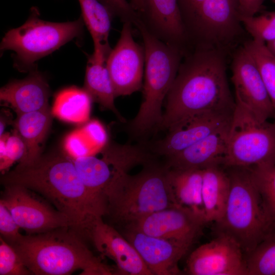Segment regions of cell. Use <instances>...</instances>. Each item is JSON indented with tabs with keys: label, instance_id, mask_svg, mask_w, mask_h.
Segmentation results:
<instances>
[{
	"label": "cell",
	"instance_id": "cell-1",
	"mask_svg": "<svg viewBox=\"0 0 275 275\" xmlns=\"http://www.w3.org/2000/svg\"><path fill=\"white\" fill-rule=\"evenodd\" d=\"M5 185H18L42 195L72 224L82 238H89L96 220L106 214L105 207L86 188L73 160L65 153L41 155L29 164H20L3 174Z\"/></svg>",
	"mask_w": 275,
	"mask_h": 275
},
{
	"label": "cell",
	"instance_id": "cell-2",
	"mask_svg": "<svg viewBox=\"0 0 275 275\" xmlns=\"http://www.w3.org/2000/svg\"><path fill=\"white\" fill-rule=\"evenodd\" d=\"M227 53L198 48L184 56L166 97L157 132L168 131L201 113L234 107L226 74Z\"/></svg>",
	"mask_w": 275,
	"mask_h": 275
},
{
	"label": "cell",
	"instance_id": "cell-3",
	"mask_svg": "<svg viewBox=\"0 0 275 275\" xmlns=\"http://www.w3.org/2000/svg\"><path fill=\"white\" fill-rule=\"evenodd\" d=\"M12 246L32 274L67 275L78 270L87 275L115 273L114 269L95 256L82 238L69 228L22 235Z\"/></svg>",
	"mask_w": 275,
	"mask_h": 275
},
{
	"label": "cell",
	"instance_id": "cell-4",
	"mask_svg": "<svg viewBox=\"0 0 275 275\" xmlns=\"http://www.w3.org/2000/svg\"><path fill=\"white\" fill-rule=\"evenodd\" d=\"M134 26L141 35L145 51L143 100L136 115L127 125V131L133 138L144 140L151 133L157 132L162 106L185 53L154 36L141 19Z\"/></svg>",
	"mask_w": 275,
	"mask_h": 275
},
{
	"label": "cell",
	"instance_id": "cell-5",
	"mask_svg": "<svg viewBox=\"0 0 275 275\" xmlns=\"http://www.w3.org/2000/svg\"><path fill=\"white\" fill-rule=\"evenodd\" d=\"M134 175L120 172L105 193L106 214L123 224L179 205L172 189L169 168L153 160Z\"/></svg>",
	"mask_w": 275,
	"mask_h": 275
},
{
	"label": "cell",
	"instance_id": "cell-6",
	"mask_svg": "<svg viewBox=\"0 0 275 275\" xmlns=\"http://www.w3.org/2000/svg\"><path fill=\"white\" fill-rule=\"evenodd\" d=\"M227 172L230 193L218 233L236 240L246 256L274 228L266 212L250 168L232 167Z\"/></svg>",
	"mask_w": 275,
	"mask_h": 275
},
{
	"label": "cell",
	"instance_id": "cell-7",
	"mask_svg": "<svg viewBox=\"0 0 275 275\" xmlns=\"http://www.w3.org/2000/svg\"><path fill=\"white\" fill-rule=\"evenodd\" d=\"M84 23L78 19L65 22L42 20L38 10L33 7L26 21L20 26L9 30L1 43V52H15L14 66L25 72L35 68V62L58 49L83 34Z\"/></svg>",
	"mask_w": 275,
	"mask_h": 275
},
{
	"label": "cell",
	"instance_id": "cell-8",
	"mask_svg": "<svg viewBox=\"0 0 275 275\" xmlns=\"http://www.w3.org/2000/svg\"><path fill=\"white\" fill-rule=\"evenodd\" d=\"M275 164V122H262L235 103L222 166Z\"/></svg>",
	"mask_w": 275,
	"mask_h": 275
},
{
	"label": "cell",
	"instance_id": "cell-9",
	"mask_svg": "<svg viewBox=\"0 0 275 275\" xmlns=\"http://www.w3.org/2000/svg\"><path fill=\"white\" fill-rule=\"evenodd\" d=\"M238 0H205L186 29L189 46L228 52L243 33Z\"/></svg>",
	"mask_w": 275,
	"mask_h": 275
},
{
	"label": "cell",
	"instance_id": "cell-10",
	"mask_svg": "<svg viewBox=\"0 0 275 275\" xmlns=\"http://www.w3.org/2000/svg\"><path fill=\"white\" fill-rule=\"evenodd\" d=\"M1 200L10 211L20 229L28 235L47 232L57 229H72L70 220L33 191L18 185H5Z\"/></svg>",
	"mask_w": 275,
	"mask_h": 275
},
{
	"label": "cell",
	"instance_id": "cell-11",
	"mask_svg": "<svg viewBox=\"0 0 275 275\" xmlns=\"http://www.w3.org/2000/svg\"><path fill=\"white\" fill-rule=\"evenodd\" d=\"M231 68L235 103L260 122L275 118V110L257 63L243 45L234 52Z\"/></svg>",
	"mask_w": 275,
	"mask_h": 275
},
{
	"label": "cell",
	"instance_id": "cell-12",
	"mask_svg": "<svg viewBox=\"0 0 275 275\" xmlns=\"http://www.w3.org/2000/svg\"><path fill=\"white\" fill-rule=\"evenodd\" d=\"M132 24H123L120 38L106 62L116 97L129 95L142 87L145 51L133 39Z\"/></svg>",
	"mask_w": 275,
	"mask_h": 275
},
{
	"label": "cell",
	"instance_id": "cell-13",
	"mask_svg": "<svg viewBox=\"0 0 275 275\" xmlns=\"http://www.w3.org/2000/svg\"><path fill=\"white\" fill-rule=\"evenodd\" d=\"M191 275H248L246 258L239 243L224 233L195 249L186 261Z\"/></svg>",
	"mask_w": 275,
	"mask_h": 275
},
{
	"label": "cell",
	"instance_id": "cell-14",
	"mask_svg": "<svg viewBox=\"0 0 275 275\" xmlns=\"http://www.w3.org/2000/svg\"><path fill=\"white\" fill-rule=\"evenodd\" d=\"M234 108L201 113L180 123L162 139L147 145L154 155L167 158L229 124Z\"/></svg>",
	"mask_w": 275,
	"mask_h": 275
},
{
	"label": "cell",
	"instance_id": "cell-15",
	"mask_svg": "<svg viewBox=\"0 0 275 275\" xmlns=\"http://www.w3.org/2000/svg\"><path fill=\"white\" fill-rule=\"evenodd\" d=\"M205 224L190 210L177 205L151 213L126 225L152 236L191 245Z\"/></svg>",
	"mask_w": 275,
	"mask_h": 275
},
{
	"label": "cell",
	"instance_id": "cell-16",
	"mask_svg": "<svg viewBox=\"0 0 275 275\" xmlns=\"http://www.w3.org/2000/svg\"><path fill=\"white\" fill-rule=\"evenodd\" d=\"M124 236L135 248L152 275L180 274L178 262L191 245L152 236L125 225Z\"/></svg>",
	"mask_w": 275,
	"mask_h": 275
},
{
	"label": "cell",
	"instance_id": "cell-17",
	"mask_svg": "<svg viewBox=\"0 0 275 275\" xmlns=\"http://www.w3.org/2000/svg\"><path fill=\"white\" fill-rule=\"evenodd\" d=\"M89 238L103 256L112 259L119 273L129 275H152L133 245L116 229L98 218Z\"/></svg>",
	"mask_w": 275,
	"mask_h": 275
},
{
	"label": "cell",
	"instance_id": "cell-18",
	"mask_svg": "<svg viewBox=\"0 0 275 275\" xmlns=\"http://www.w3.org/2000/svg\"><path fill=\"white\" fill-rule=\"evenodd\" d=\"M140 19L154 36L185 53L188 39L178 0H144Z\"/></svg>",
	"mask_w": 275,
	"mask_h": 275
},
{
	"label": "cell",
	"instance_id": "cell-19",
	"mask_svg": "<svg viewBox=\"0 0 275 275\" xmlns=\"http://www.w3.org/2000/svg\"><path fill=\"white\" fill-rule=\"evenodd\" d=\"M230 123L166 158V165L176 170H203L211 166H222L227 150Z\"/></svg>",
	"mask_w": 275,
	"mask_h": 275
},
{
	"label": "cell",
	"instance_id": "cell-20",
	"mask_svg": "<svg viewBox=\"0 0 275 275\" xmlns=\"http://www.w3.org/2000/svg\"><path fill=\"white\" fill-rule=\"evenodd\" d=\"M50 95L48 82L36 68L25 78L11 81L0 90L1 101L17 115L48 108Z\"/></svg>",
	"mask_w": 275,
	"mask_h": 275
},
{
	"label": "cell",
	"instance_id": "cell-21",
	"mask_svg": "<svg viewBox=\"0 0 275 275\" xmlns=\"http://www.w3.org/2000/svg\"><path fill=\"white\" fill-rule=\"evenodd\" d=\"M98 153L101 157L95 154L72 160L86 188L106 209L105 193L117 174L124 171L118 167L106 147Z\"/></svg>",
	"mask_w": 275,
	"mask_h": 275
},
{
	"label": "cell",
	"instance_id": "cell-22",
	"mask_svg": "<svg viewBox=\"0 0 275 275\" xmlns=\"http://www.w3.org/2000/svg\"><path fill=\"white\" fill-rule=\"evenodd\" d=\"M51 109L47 108L17 115L15 129L25 146V154L19 163L29 164L42 155L43 144L50 127Z\"/></svg>",
	"mask_w": 275,
	"mask_h": 275
},
{
	"label": "cell",
	"instance_id": "cell-23",
	"mask_svg": "<svg viewBox=\"0 0 275 275\" xmlns=\"http://www.w3.org/2000/svg\"><path fill=\"white\" fill-rule=\"evenodd\" d=\"M220 165L202 170V199L206 224H217L222 219L228 201L230 181L227 172Z\"/></svg>",
	"mask_w": 275,
	"mask_h": 275
},
{
	"label": "cell",
	"instance_id": "cell-24",
	"mask_svg": "<svg viewBox=\"0 0 275 275\" xmlns=\"http://www.w3.org/2000/svg\"><path fill=\"white\" fill-rule=\"evenodd\" d=\"M81 18L92 37L94 50L92 56L106 60L112 48L108 42L112 19L114 16L100 0H78Z\"/></svg>",
	"mask_w": 275,
	"mask_h": 275
},
{
	"label": "cell",
	"instance_id": "cell-25",
	"mask_svg": "<svg viewBox=\"0 0 275 275\" xmlns=\"http://www.w3.org/2000/svg\"><path fill=\"white\" fill-rule=\"evenodd\" d=\"M169 177L177 204L190 210L206 224L202 199V170L169 168Z\"/></svg>",
	"mask_w": 275,
	"mask_h": 275
},
{
	"label": "cell",
	"instance_id": "cell-26",
	"mask_svg": "<svg viewBox=\"0 0 275 275\" xmlns=\"http://www.w3.org/2000/svg\"><path fill=\"white\" fill-rule=\"evenodd\" d=\"M105 61H100L90 56L86 70L84 89L92 101L99 104L101 109L113 112L122 122L124 119L115 105L116 98Z\"/></svg>",
	"mask_w": 275,
	"mask_h": 275
},
{
	"label": "cell",
	"instance_id": "cell-27",
	"mask_svg": "<svg viewBox=\"0 0 275 275\" xmlns=\"http://www.w3.org/2000/svg\"><path fill=\"white\" fill-rule=\"evenodd\" d=\"M107 142L105 129L100 122L92 120L75 129L65 138V153L71 159L94 155Z\"/></svg>",
	"mask_w": 275,
	"mask_h": 275
},
{
	"label": "cell",
	"instance_id": "cell-28",
	"mask_svg": "<svg viewBox=\"0 0 275 275\" xmlns=\"http://www.w3.org/2000/svg\"><path fill=\"white\" fill-rule=\"evenodd\" d=\"M92 100L83 88L72 86L60 91L54 97L52 115L69 123L80 124L89 120Z\"/></svg>",
	"mask_w": 275,
	"mask_h": 275
},
{
	"label": "cell",
	"instance_id": "cell-29",
	"mask_svg": "<svg viewBox=\"0 0 275 275\" xmlns=\"http://www.w3.org/2000/svg\"><path fill=\"white\" fill-rule=\"evenodd\" d=\"M243 45L257 63L275 110V56L263 42L251 39L244 42Z\"/></svg>",
	"mask_w": 275,
	"mask_h": 275
},
{
	"label": "cell",
	"instance_id": "cell-30",
	"mask_svg": "<svg viewBox=\"0 0 275 275\" xmlns=\"http://www.w3.org/2000/svg\"><path fill=\"white\" fill-rule=\"evenodd\" d=\"M248 275H275V231L246 257Z\"/></svg>",
	"mask_w": 275,
	"mask_h": 275
},
{
	"label": "cell",
	"instance_id": "cell-31",
	"mask_svg": "<svg viewBox=\"0 0 275 275\" xmlns=\"http://www.w3.org/2000/svg\"><path fill=\"white\" fill-rule=\"evenodd\" d=\"M250 168L266 212L275 228V164Z\"/></svg>",
	"mask_w": 275,
	"mask_h": 275
},
{
	"label": "cell",
	"instance_id": "cell-32",
	"mask_svg": "<svg viewBox=\"0 0 275 275\" xmlns=\"http://www.w3.org/2000/svg\"><path fill=\"white\" fill-rule=\"evenodd\" d=\"M25 154L24 144L17 131L12 134H3L0 140V170L3 174Z\"/></svg>",
	"mask_w": 275,
	"mask_h": 275
},
{
	"label": "cell",
	"instance_id": "cell-33",
	"mask_svg": "<svg viewBox=\"0 0 275 275\" xmlns=\"http://www.w3.org/2000/svg\"><path fill=\"white\" fill-rule=\"evenodd\" d=\"M32 274L12 245L0 237V274Z\"/></svg>",
	"mask_w": 275,
	"mask_h": 275
},
{
	"label": "cell",
	"instance_id": "cell-34",
	"mask_svg": "<svg viewBox=\"0 0 275 275\" xmlns=\"http://www.w3.org/2000/svg\"><path fill=\"white\" fill-rule=\"evenodd\" d=\"M240 20L253 40L266 44L275 39V27L263 13L258 16H241Z\"/></svg>",
	"mask_w": 275,
	"mask_h": 275
},
{
	"label": "cell",
	"instance_id": "cell-35",
	"mask_svg": "<svg viewBox=\"0 0 275 275\" xmlns=\"http://www.w3.org/2000/svg\"><path fill=\"white\" fill-rule=\"evenodd\" d=\"M20 227L12 214L3 202L0 200V233L7 242L12 245L22 236Z\"/></svg>",
	"mask_w": 275,
	"mask_h": 275
},
{
	"label": "cell",
	"instance_id": "cell-36",
	"mask_svg": "<svg viewBox=\"0 0 275 275\" xmlns=\"http://www.w3.org/2000/svg\"><path fill=\"white\" fill-rule=\"evenodd\" d=\"M112 12L114 16L124 23L130 22L133 25L140 18L138 13L127 0H100Z\"/></svg>",
	"mask_w": 275,
	"mask_h": 275
},
{
	"label": "cell",
	"instance_id": "cell-37",
	"mask_svg": "<svg viewBox=\"0 0 275 275\" xmlns=\"http://www.w3.org/2000/svg\"><path fill=\"white\" fill-rule=\"evenodd\" d=\"M205 0H178L182 21L185 29L191 23L195 15Z\"/></svg>",
	"mask_w": 275,
	"mask_h": 275
},
{
	"label": "cell",
	"instance_id": "cell-38",
	"mask_svg": "<svg viewBox=\"0 0 275 275\" xmlns=\"http://www.w3.org/2000/svg\"><path fill=\"white\" fill-rule=\"evenodd\" d=\"M266 0H238L241 16H252L261 10Z\"/></svg>",
	"mask_w": 275,
	"mask_h": 275
},
{
	"label": "cell",
	"instance_id": "cell-39",
	"mask_svg": "<svg viewBox=\"0 0 275 275\" xmlns=\"http://www.w3.org/2000/svg\"><path fill=\"white\" fill-rule=\"evenodd\" d=\"M129 3L140 16L144 12V0H130Z\"/></svg>",
	"mask_w": 275,
	"mask_h": 275
},
{
	"label": "cell",
	"instance_id": "cell-40",
	"mask_svg": "<svg viewBox=\"0 0 275 275\" xmlns=\"http://www.w3.org/2000/svg\"><path fill=\"white\" fill-rule=\"evenodd\" d=\"M269 21L275 27V11H266L263 13Z\"/></svg>",
	"mask_w": 275,
	"mask_h": 275
},
{
	"label": "cell",
	"instance_id": "cell-41",
	"mask_svg": "<svg viewBox=\"0 0 275 275\" xmlns=\"http://www.w3.org/2000/svg\"><path fill=\"white\" fill-rule=\"evenodd\" d=\"M266 46L269 51L275 56V39L266 43Z\"/></svg>",
	"mask_w": 275,
	"mask_h": 275
}]
</instances>
